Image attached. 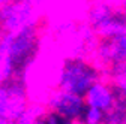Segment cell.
Instances as JSON below:
<instances>
[{
  "mask_svg": "<svg viewBox=\"0 0 126 124\" xmlns=\"http://www.w3.org/2000/svg\"><path fill=\"white\" fill-rule=\"evenodd\" d=\"M39 25L26 27L15 32H0V58L14 66L18 76L33 61L39 48Z\"/></svg>",
  "mask_w": 126,
  "mask_h": 124,
  "instance_id": "obj_1",
  "label": "cell"
},
{
  "mask_svg": "<svg viewBox=\"0 0 126 124\" xmlns=\"http://www.w3.org/2000/svg\"><path fill=\"white\" fill-rule=\"evenodd\" d=\"M99 78V72L90 60L83 57H69L60 67L57 88L83 96L87 88Z\"/></svg>",
  "mask_w": 126,
  "mask_h": 124,
  "instance_id": "obj_2",
  "label": "cell"
},
{
  "mask_svg": "<svg viewBox=\"0 0 126 124\" xmlns=\"http://www.w3.org/2000/svg\"><path fill=\"white\" fill-rule=\"evenodd\" d=\"M41 15L33 0H11L0 6V32L39 25Z\"/></svg>",
  "mask_w": 126,
  "mask_h": 124,
  "instance_id": "obj_3",
  "label": "cell"
},
{
  "mask_svg": "<svg viewBox=\"0 0 126 124\" xmlns=\"http://www.w3.org/2000/svg\"><path fill=\"white\" fill-rule=\"evenodd\" d=\"M29 102L27 87L20 76L0 82V117L15 121L24 112Z\"/></svg>",
  "mask_w": 126,
  "mask_h": 124,
  "instance_id": "obj_4",
  "label": "cell"
},
{
  "mask_svg": "<svg viewBox=\"0 0 126 124\" xmlns=\"http://www.w3.org/2000/svg\"><path fill=\"white\" fill-rule=\"evenodd\" d=\"M45 106L48 108V111H53L63 120H77L81 118L84 109H86V103L83 96L75 94L71 91L65 90H54L47 99Z\"/></svg>",
  "mask_w": 126,
  "mask_h": 124,
  "instance_id": "obj_5",
  "label": "cell"
},
{
  "mask_svg": "<svg viewBox=\"0 0 126 124\" xmlns=\"http://www.w3.org/2000/svg\"><path fill=\"white\" fill-rule=\"evenodd\" d=\"M83 99H84L86 106L98 108L104 112H108L110 109H113L116 103L119 102V96L113 84L110 81H105L104 78H99L98 81H94L83 94Z\"/></svg>",
  "mask_w": 126,
  "mask_h": 124,
  "instance_id": "obj_6",
  "label": "cell"
},
{
  "mask_svg": "<svg viewBox=\"0 0 126 124\" xmlns=\"http://www.w3.org/2000/svg\"><path fill=\"white\" fill-rule=\"evenodd\" d=\"M116 11L110 6L105 0H96L93 2L90 9H89V13H87V24L92 27V30L94 33L101 32V30L108 25L110 23L113 21V18L116 17Z\"/></svg>",
  "mask_w": 126,
  "mask_h": 124,
  "instance_id": "obj_7",
  "label": "cell"
},
{
  "mask_svg": "<svg viewBox=\"0 0 126 124\" xmlns=\"http://www.w3.org/2000/svg\"><path fill=\"white\" fill-rule=\"evenodd\" d=\"M48 108L42 102H29L24 112L14 121V124H44V117Z\"/></svg>",
  "mask_w": 126,
  "mask_h": 124,
  "instance_id": "obj_8",
  "label": "cell"
},
{
  "mask_svg": "<svg viewBox=\"0 0 126 124\" xmlns=\"http://www.w3.org/2000/svg\"><path fill=\"white\" fill-rule=\"evenodd\" d=\"M108 78H110V82L113 84L117 96L126 102V60L111 66Z\"/></svg>",
  "mask_w": 126,
  "mask_h": 124,
  "instance_id": "obj_9",
  "label": "cell"
},
{
  "mask_svg": "<svg viewBox=\"0 0 126 124\" xmlns=\"http://www.w3.org/2000/svg\"><path fill=\"white\" fill-rule=\"evenodd\" d=\"M81 123L83 124H104L105 120V112L98 109V108L86 106V109L81 115Z\"/></svg>",
  "mask_w": 126,
  "mask_h": 124,
  "instance_id": "obj_10",
  "label": "cell"
},
{
  "mask_svg": "<svg viewBox=\"0 0 126 124\" xmlns=\"http://www.w3.org/2000/svg\"><path fill=\"white\" fill-rule=\"evenodd\" d=\"M62 124H83L80 118H77V120H63Z\"/></svg>",
  "mask_w": 126,
  "mask_h": 124,
  "instance_id": "obj_11",
  "label": "cell"
},
{
  "mask_svg": "<svg viewBox=\"0 0 126 124\" xmlns=\"http://www.w3.org/2000/svg\"><path fill=\"white\" fill-rule=\"evenodd\" d=\"M0 124H14V121L8 120V118H3V117H0Z\"/></svg>",
  "mask_w": 126,
  "mask_h": 124,
  "instance_id": "obj_12",
  "label": "cell"
},
{
  "mask_svg": "<svg viewBox=\"0 0 126 124\" xmlns=\"http://www.w3.org/2000/svg\"><path fill=\"white\" fill-rule=\"evenodd\" d=\"M8 2H11V0H0V6L5 5V3H8Z\"/></svg>",
  "mask_w": 126,
  "mask_h": 124,
  "instance_id": "obj_13",
  "label": "cell"
},
{
  "mask_svg": "<svg viewBox=\"0 0 126 124\" xmlns=\"http://www.w3.org/2000/svg\"><path fill=\"white\" fill-rule=\"evenodd\" d=\"M122 15H123V17H125V20H126V6L123 8V12H122Z\"/></svg>",
  "mask_w": 126,
  "mask_h": 124,
  "instance_id": "obj_14",
  "label": "cell"
},
{
  "mask_svg": "<svg viewBox=\"0 0 126 124\" xmlns=\"http://www.w3.org/2000/svg\"><path fill=\"white\" fill-rule=\"evenodd\" d=\"M120 124H126V118H125V120H123V121H122Z\"/></svg>",
  "mask_w": 126,
  "mask_h": 124,
  "instance_id": "obj_15",
  "label": "cell"
}]
</instances>
